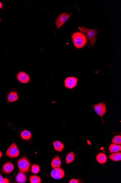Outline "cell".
Wrapping results in <instances>:
<instances>
[{
	"mask_svg": "<svg viewBox=\"0 0 121 183\" xmlns=\"http://www.w3.org/2000/svg\"><path fill=\"white\" fill-rule=\"evenodd\" d=\"M97 161L100 164H104L106 162L107 160L106 156L105 153H100L96 157Z\"/></svg>",
	"mask_w": 121,
	"mask_h": 183,
	"instance_id": "cell-16",
	"label": "cell"
},
{
	"mask_svg": "<svg viewBox=\"0 0 121 183\" xmlns=\"http://www.w3.org/2000/svg\"><path fill=\"white\" fill-rule=\"evenodd\" d=\"M40 168L39 165L36 164H33L31 167V172L34 174H37L40 171Z\"/></svg>",
	"mask_w": 121,
	"mask_h": 183,
	"instance_id": "cell-22",
	"label": "cell"
},
{
	"mask_svg": "<svg viewBox=\"0 0 121 183\" xmlns=\"http://www.w3.org/2000/svg\"><path fill=\"white\" fill-rule=\"evenodd\" d=\"M112 144H114L121 145V136L120 135L115 136L112 139Z\"/></svg>",
	"mask_w": 121,
	"mask_h": 183,
	"instance_id": "cell-21",
	"label": "cell"
},
{
	"mask_svg": "<svg viewBox=\"0 0 121 183\" xmlns=\"http://www.w3.org/2000/svg\"><path fill=\"white\" fill-rule=\"evenodd\" d=\"M2 152L1 151H0V158H1V157L2 156Z\"/></svg>",
	"mask_w": 121,
	"mask_h": 183,
	"instance_id": "cell-27",
	"label": "cell"
},
{
	"mask_svg": "<svg viewBox=\"0 0 121 183\" xmlns=\"http://www.w3.org/2000/svg\"><path fill=\"white\" fill-rule=\"evenodd\" d=\"M10 182V181L9 179L8 178H4L3 181L2 183H9Z\"/></svg>",
	"mask_w": 121,
	"mask_h": 183,
	"instance_id": "cell-24",
	"label": "cell"
},
{
	"mask_svg": "<svg viewBox=\"0 0 121 183\" xmlns=\"http://www.w3.org/2000/svg\"><path fill=\"white\" fill-rule=\"evenodd\" d=\"M7 101L9 103H11L17 100L19 98L18 91L15 89H12L6 95Z\"/></svg>",
	"mask_w": 121,
	"mask_h": 183,
	"instance_id": "cell-10",
	"label": "cell"
},
{
	"mask_svg": "<svg viewBox=\"0 0 121 183\" xmlns=\"http://www.w3.org/2000/svg\"><path fill=\"white\" fill-rule=\"evenodd\" d=\"M29 181L31 183H41V179L38 176L33 175H31L29 177Z\"/></svg>",
	"mask_w": 121,
	"mask_h": 183,
	"instance_id": "cell-20",
	"label": "cell"
},
{
	"mask_svg": "<svg viewBox=\"0 0 121 183\" xmlns=\"http://www.w3.org/2000/svg\"><path fill=\"white\" fill-rule=\"evenodd\" d=\"M88 144H89V145H91L90 142L88 140Z\"/></svg>",
	"mask_w": 121,
	"mask_h": 183,
	"instance_id": "cell-28",
	"label": "cell"
},
{
	"mask_svg": "<svg viewBox=\"0 0 121 183\" xmlns=\"http://www.w3.org/2000/svg\"><path fill=\"white\" fill-rule=\"evenodd\" d=\"M3 179V177L1 175V174H0V183H2Z\"/></svg>",
	"mask_w": 121,
	"mask_h": 183,
	"instance_id": "cell-25",
	"label": "cell"
},
{
	"mask_svg": "<svg viewBox=\"0 0 121 183\" xmlns=\"http://www.w3.org/2000/svg\"><path fill=\"white\" fill-rule=\"evenodd\" d=\"M20 136L24 140H27L32 137V134L29 131L27 130H24L21 132Z\"/></svg>",
	"mask_w": 121,
	"mask_h": 183,
	"instance_id": "cell-17",
	"label": "cell"
},
{
	"mask_svg": "<svg viewBox=\"0 0 121 183\" xmlns=\"http://www.w3.org/2000/svg\"><path fill=\"white\" fill-rule=\"evenodd\" d=\"M121 150V146L119 145L111 144L109 146V151L110 153H117L120 151Z\"/></svg>",
	"mask_w": 121,
	"mask_h": 183,
	"instance_id": "cell-14",
	"label": "cell"
},
{
	"mask_svg": "<svg viewBox=\"0 0 121 183\" xmlns=\"http://www.w3.org/2000/svg\"><path fill=\"white\" fill-rule=\"evenodd\" d=\"M61 160L58 156H56L53 159L51 162V166L53 168L60 167L61 165Z\"/></svg>",
	"mask_w": 121,
	"mask_h": 183,
	"instance_id": "cell-13",
	"label": "cell"
},
{
	"mask_svg": "<svg viewBox=\"0 0 121 183\" xmlns=\"http://www.w3.org/2000/svg\"><path fill=\"white\" fill-rule=\"evenodd\" d=\"M96 113L102 117L106 112V104L104 102L99 103L93 106Z\"/></svg>",
	"mask_w": 121,
	"mask_h": 183,
	"instance_id": "cell-6",
	"label": "cell"
},
{
	"mask_svg": "<svg viewBox=\"0 0 121 183\" xmlns=\"http://www.w3.org/2000/svg\"><path fill=\"white\" fill-rule=\"evenodd\" d=\"M65 175L64 170L60 167L53 168L50 174V176L54 179L60 180Z\"/></svg>",
	"mask_w": 121,
	"mask_h": 183,
	"instance_id": "cell-9",
	"label": "cell"
},
{
	"mask_svg": "<svg viewBox=\"0 0 121 183\" xmlns=\"http://www.w3.org/2000/svg\"><path fill=\"white\" fill-rule=\"evenodd\" d=\"M78 29L88 38L89 42L88 47L95 46L97 41L96 36L98 34V29H88L82 26L81 27L79 26Z\"/></svg>",
	"mask_w": 121,
	"mask_h": 183,
	"instance_id": "cell-1",
	"label": "cell"
},
{
	"mask_svg": "<svg viewBox=\"0 0 121 183\" xmlns=\"http://www.w3.org/2000/svg\"><path fill=\"white\" fill-rule=\"evenodd\" d=\"M71 39L74 46L77 48L84 47L88 43L86 36L81 32H76L73 34Z\"/></svg>",
	"mask_w": 121,
	"mask_h": 183,
	"instance_id": "cell-2",
	"label": "cell"
},
{
	"mask_svg": "<svg viewBox=\"0 0 121 183\" xmlns=\"http://www.w3.org/2000/svg\"><path fill=\"white\" fill-rule=\"evenodd\" d=\"M2 6H3L2 3L0 2V9H1V8H2Z\"/></svg>",
	"mask_w": 121,
	"mask_h": 183,
	"instance_id": "cell-26",
	"label": "cell"
},
{
	"mask_svg": "<svg viewBox=\"0 0 121 183\" xmlns=\"http://www.w3.org/2000/svg\"><path fill=\"white\" fill-rule=\"evenodd\" d=\"M69 183H79L78 180L75 179H71L69 182Z\"/></svg>",
	"mask_w": 121,
	"mask_h": 183,
	"instance_id": "cell-23",
	"label": "cell"
},
{
	"mask_svg": "<svg viewBox=\"0 0 121 183\" xmlns=\"http://www.w3.org/2000/svg\"><path fill=\"white\" fill-rule=\"evenodd\" d=\"M55 150L58 152L62 151L64 149V144L59 141H56L53 143Z\"/></svg>",
	"mask_w": 121,
	"mask_h": 183,
	"instance_id": "cell-15",
	"label": "cell"
},
{
	"mask_svg": "<svg viewBox=\"0 0 121 183\" xmlns=\"http://www.w3.org/2000/svg\"><path fill=\"white\" fill-rule=\"evenodd\" d=\"M74 158H75V155L73 152H70L66 156L65 159L66 163L67 164L71 163L73 161Z\"/></svg>",
	"mask_w": 121,
	"mask_h": 183,
	"instance_id": "cell-19",
	"label": "cell"
},
{
	"mask_svg": "<svg viewBox=\"0 0 121 183\" xmlns=\"http://www.w3.org/2000/svg\"><path fill=\"white\" fill-rule=\"evenodd\" d=\"M78 81V79L76 77H67L64 81L65 86L69 89H72L77 86Z\"/></svg>",
	"mask_w": 121,
	"mask_h": 183,
	"instance_id": "cell-7",
	"label": "cell"
},
{
	"mask_svg": "<svg viewBox=\"0 0 121 183\" xmlns=\"http://www.w3.org/2000/svg\"><path fill=\"white\" fill-rule=\"evenodd\" d=\"M5 154L11 158H15L20 155V152L17 146L15 143H12L7 150Z\"/></svg>",
	"mask_w": 121,
	"mask_h": 183,
	"instance_id": "cell-5",
	"label": "cell"
},
{
	"mask_svg": "<svg viewBox=\"0 0 121 183\" xmlns=\"http://www.w3.org/2000/svg\"><path fill=\"white\" fill-rule=\"evenodd\" d=\"M14 169V166L12 163L8 162L5 163L3 167V170L5 174H9L13 171Z\"/></svg>",
	"mask_w": 121,
	"mask_h": 183,
	"instance_id": "cell-11",
	"label": "cell"
},
{
	"mask_svg": "<svg viewBox=\"0 0 121 183\" xmlns=\"http://www.w3.org/2000/svg\"><path fill=\"white\" fill-rule=\"evenodd\" d=\"M15 180L17 182L24 183L26 182L27 180V177L24 173L19 171V173L16 175Z\"/></svg>",
	"mask_w": 121,
	"mask_h": 183,
	"instance_id": "cell-12",
	"label": "cell"
},
{
	"mask_svg": "<svg viewBox=\"0 0 121 183\" xmlns=\"http://www.w3.org/2000/svg\"><path fill=\"white\" fill-rule=\"evenodd\" d=\"M109 158L114 161H120L121 160V153L119 152L112 153L109 155Z\"/></svg>",
	"mask_w": 121,
	"mask_h": 183,
	"instance_id": "cell-18",
	"label": "cell"
},
{
	"mask_svg": "<svg viewBox=\"0 0 121 183\" xmlns=\"http://www.w3.org/2000/svg\"><path fill=\"white\" fill-rule=\"evenodd\" d=\"M16 78L18 81L22 84H26L31 81V78L29 75L24 71H20L17 73Z\"/></svg>",
	"mask_w": 121,
	"mask_h": 183,
	"instance_id": "cell-8",
	"label": "cell"
},
{
	"mask_svg": "<svg viewBox=\"0 0 121 183\" xmlns=\"http://www.w3.org/2000/svg\"><path fill=\"white\" fill-rule=\"evenodd\" d=\"M17 163L19 171L27 173L30 170L31 163L26 157H22L19 159Z\"/></svg>",
	"mask_w": 121,
	"mask_h": 183,
	"instance_id": "cell-3",
	"label": "cell"
},
{
	"mask_svg": "<svg viewBox=\"0 0 121 183\" xmlns=\"http://www.w3.org/2000/svg\"><path fill=\"white\" fill-rule=\"evenodd\" d=\"M71 13L68 14L66 12H63L58 15L55 20L57 30L61 27L67 21L69 18L71 16Z\"/></svg>",
	"mask_w": 121,
	"mask_h": 183,
	"instance_id": "cell-4",
	"label": "cell"
}]
</instances>
